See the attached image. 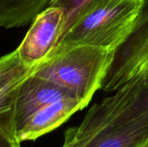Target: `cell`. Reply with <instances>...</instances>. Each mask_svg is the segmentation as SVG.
Here are the masks:
<instances>
[{"instance_id": "6", "label": "cell", "mask_w": 148, "mask_h": 147, "mask_svg": "<svg viewBox=\"0 0 148 147\" xmlns=\"http://www.w3.org/2000/svg\"><path fill=\"white\" fill-rule=\"evenodd\" d=\"M38 67L23 63L16 49L0 57V128L17 142L14 126L16 97L22 83L33 75Z\"/></svg>"}, {"instance_id": "1", "label": "cell", "mask_w": 148, "mask_h": 147, "mask_svg": "<svg viewBox=\"0 0 148 147\" xmlns=\"http://www.w3.org/2000/svg\"><path fill=\"white\" fill-rule=\"evenodd\" d=\"M73 147H134L148 136V85L128 82L95 103L68 130Z\"/></svg>"}, {"instance_id": "8", "label": "cell", "mask_w": 148, "mask_h": 147, "mask_svg": "<svg viewBox=\"0 0 148 147\" xmlns=\"http://www.w3.org/2000/svg\"><path fill=\"white\" fill-rule=\"evenodd\" d=\"M85 104L76 97H67L54 102L31 116L16 131L17 140H36L62 125L74 113L85 108Z\"/></svg>"}, {"instance_id": "13", "label": "cell", "mask_w": 148, "mask_h": 147, "mask_svg": "<svg viewBox=\"0 0 148 147\" xmlns=\"http://www.w3.org/2000/svg\"><path fill=\"white\" fill-rule=\"evenodd\" d=\"M134 147H148V136H147L142 140H140L135 146Z\"/></svg>"}, {"instance_id": "2", "label": "cell", "mask_w": 148, "mask_h": 147, "mask_svg": "<svg viewBox=\"0 0 148 147\" xmlns=\"http://www.w3.org/2000/svg\"><path fill=\"white\" fill-rule=\"evenodd\" d=\"M141 5L142 0L88 1L75 13L55 49L93 45L114 51L131 32Z\"/></svg>"}, {"instance_id": "10", "label": "cell", "mask_w": 148, "mask_h": 147, "mask_svg": "<svg viewBox=\"0 0 148 147\" xmlns=\"http://www.w3.org/2000/svg\"><path fill=\"white\" fill-rule=\"evenodd\" d=\"M88 1L89 0H51L49 6L59 7L64 10L66 15V29L78 10Z\"/></svg>"}, {"instance_id": "9", "label": "cell", "mask_w": 148, "mask_h": 147, "mask_svg": "<svg viewBox=\"0 0 148 147\" xmlns=\"http://www.w3.org/2000/svg\"><path fill=\"white\" fill-rule=\"evenodd\" d=\"M51 0H0V29H16L32 23Z\"/></svg>"}, {"instance_id": "4", "label": "cell", "mask_w": 148, "mask_h": 147, "mask_svg": "<svg viewBox=\"0 0 148 147\" xmlns=\"http://www.w3.org/2000/svg\"><path fill=\"white\" fill-rule=\"evenodd\" d=\"M134 81L148 85V0H142L131 32L114 50L100 90L113 93Z\"/></svg>"}, {"instance_id": "7", "label": "cell", "mask_w": 148, "mask_h": 147, "mask_svg": "<svg viewBox=\"0 0 148 147\" xmlns=\"http://www.w3.org/2000/svg\"><path fill=\"white\" fill-rule=\"evenodd\" d=\"M71 96L76 97L69 90L35 74L29 76L22 83L16 97L14 106L15 132L40 110L54 102Z\"/></svg>"}, {"instance_id": "12", "label": "cell", "mask_w": 148, "mask_h": 147, "mask_svg": "<svg viewBox=\"0 0 148 147\" xmlns=\"http://www.w3.org/2000/svg\"><path fill=\"white\" fill-rule=\"evenodd\" d=\"M62 147H73V141L70 134L66 131L64 133V142Z\"/></svg>"}, {"instance_id": "5", "label": "cell", "mask_w": 148, "mask_h": 147, "mask_svg": "<svg viewBox=\"0 0 148 147\" xmlns=\"http://www.w3.org/2000/svg\"><path fill=\"white\" fill-rule=\"evenodd\" d=\"M16 50L20 59L29 67L40 65L59 42L66 26V15L62 8L48 6L30 23Z\"/></svg>"}, {"instance_id": "11", "label": "cell", "mask_w": 148, "mask_h": 147, "mask_svg": "<svg viewBox=\"0 0 148 147\" xmlns=\"http://www.w3.org/2000/svg\"><path fill=\"white\" fill-rule=\"evenodd\" d=\"M0 147H22L21 143L14 140L0 128Z\"/></svg>"}, {"instance_id": "3", "label": "cell", "mask_w": 148, "mask_h": 147, "mask_svg": "<svg viewBox=\"0 0 148 147\" xmlns=\"http://www.w3.org/2000/svg\"><path fill=\"white\" fill-rule=\"evenodd\" d=\"M114 52L93 45L55 49L35 75L69 90L87 107L101 89Z\"/></svg>"}]
</instances>
